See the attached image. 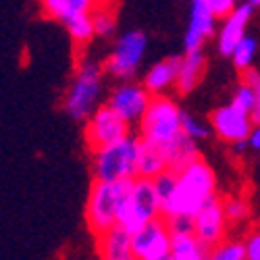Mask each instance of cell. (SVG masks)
<instances>
[{
    "instance_id": "6da1fadb",
    "label": "cell",
    "mask_w": 260,
    "mask_h": 260,
    "mask_svg": "<svg viewBox=\"0 0 260 260\" xmlns=\"http://www.w3.org/2000/svg\"><path fill=\"white\" fill-rule=\"evenodd\" d=\"M212 198H216V177L208 162L200 156L177 171L175 191L162 206V216H189L193 219Z\"/></svg>"
},
{
    "instance_id": "7a4b0ae2",
    "label": "cell",
    "mask_w": 260,
    "mask_h": 260,
    "mask_svg": "<svg viewBox=\"0 0 260 260\" xmlns=\"http://www.w3.org/2000/svg\"><path fill=\"white\" fill-rule=\"evenodd\" d=\"M104 67L94 60H83L75 69L67 90L62 96V108L73 121H88L90 115L100 106L102 98Z\"/></svg>"
},
{
    "instance_id": "3957f363",
    "label": "cell",
    "mask_w": 260,
    "mask_h": 260,
    "mask_svg": "<svg viewBox=\"0 0 260 260\" xmlns=\"http://www.w3.org/2000/svg\"><path fill=\"white\" fill-rule=\"evenodd\" d=\"M142 138L129 134L123 140L94 150L92 169L100 181H134L138 177V156Z\"/></svg>"
},
{
    "instance_id": "277c9868",
    "label": "cell",
    "mask_w": 260,
    "mask_h": 260,
    "mask_svg": "<svg viewBox=\"0 0 260 260\" xmlns=\"http://www.w3.org/2000/svg\"><path fill=\"white\" fill-rule=\"evenodd\" d=\"M129 185L132 181H94L88 193V202H85V223L94 237L117 227Z\"/></svg>"
},
{
    "instance_id": "5b68a950",
    "label": "cell",
    "mask_w": 260,
    "mask_h": 260,
    "mask_svg": "<svg viewBox=\"0 0 260 260\" xmlns=\"http://www.w3.org/2000/svg\"><path fill=\"white\" fill-rule=\"evenodd\" d=\"M162 216V206L158 200V193L154 189L152 179L148 177H136L129 185V191L125 196V202L119 212V227L134 233L148 225L150 221Z\"/></svg>"
},
{
    "instance_id": "8992f818",
    "label": "cell",
    "mask_w": 260,
    "mask_h": 260,
    "mask_svg": "<svg viewBox=\"0 0 260 260\" xmlns=\"http://www.w3.org/2000/svg\"><path fill=\"white\" fill-rule=\"evenodd\" d=\"M183 111L177 106V102L169 96H152L150 106L140 121V132L142 140L156 144L160 148H167L175 140L183 129H181Z\"/></svg>"
},
{
    "instance_id": "52a82bcc",
    "label": "cell",
    "mask_w": 260,
    "mask_h": 260,
    "mask_svg": "<svg viewBox=\"0 0 260 260\" xmlns=\"http://www.w3.org/2000/svg\"><path fill=\"white\" fill-rule=\"evenodd\" d=\"M146 48H148V38L144 31L140 29L125 31L121 38H117L111 54L104 60L102 64L104 73L121 81H129L138 73L140 64L144 60V54H146Z\"/></svg>"
},
{
    "instance_id": "ba28073f",
    "label": "cell",
    "mask_w": 260,
    "mask_h": 260,
    "mask_svg": "<svg viewBox=\"0 0 260 260\" xmlns=\"http://www.w3.org/2000/svg\"><path fill=\"white\" fill-rule=\"evenodd\" d=\"M129 125L115 108H111L108 104H100L96 111L90 115V119L85 121V144L92 150H100L108 144H115L119 140H123L125 136H129Z\"/></svg>"
},
{
    "instance_id": "9c48e42d",
    "label": "cell",
    "mask_w": 260,
    "mask_h": 260,
    "mask_svg": "<svg viewBox=\"0 0 260 260\" xmlns=\"http://www.w3.org/2000/svg\"><path fill=\"white\" fill-rule=\"evenodd\" d=\"M132 252L136 260H169L171 258V229L165 216L150 221L132 233Z\"/></svg>"
},
{
    "instance_id": "30bf717a",
    "label": "cell",
    "mask_w": 260,
    "mask_h": 260,
    "mask_svg": "<svg viewBox=\"0 0 260 260\" xmlns=\"http://www.w3.org/2000/svg\"><path fill=\"white\" fill-rule=\"evenodd\" d=\"M152 94H150L144 83H132V81H121L117 88H113V92L108 94L106 104L115 108V111L129 123V125H140V121L144 119Z\"/></svg>"
},
{
    "instance_id": "8fae6325",
    "label": "cell",
    "mask_w": 260,
    "mask_h": 260,
    "mask_svg": "<svg viewBox=\"0 0 260 260\" xmlns=\"http://www.w3.org/2000/svg\"><path fill=\"white\" fill-rule=\"evenodd\" d=\"M208 123H210V129L214 132V136L231 146L237 142H246L252 127H254L252 115L244 113L242 108L233 106L231 102L212 111Z\"/></svg>"
},
{
    "instance_id": "7c38bea8",
    "label": "cell",
    "mask_w": 260,
    "mask_h": 260,
    "mask_svg": "<svg viewBox=\"0 0 260 260\" xmlns=\"http://www.w3.org/2000/svg\"><path fill=\"white\" fill-rule=\"evenodd\" d=\"M227 216L223 212V200L212 198L196 216H193V233L208 248L216 246L227 235Z\"/></svg>"
},
{
    "instance_id": "4fadbf2b",
    "label": "cell",
    "mask_w": 260,
    "mask_h": 260,
    "mask_svg": "<svg viewBox=\"0 0 260 260\" xmlns=\"http://www.w3.org/2000/svg\"><path fill=\"white\" fill-rule=\"evenodd\" d=\"M214 27H216V17L210 13L204 0H191L189 23H187L185 40H183L185 52L202 50L204 42L214 34Z\"/></svg>"
},
{
    "instance_id": "5bb4252c",
    "label": "cell",
    "mask_w": 260,
    "mask_h": 260,
    "mask_svg": "<svg viewBox=\"0 0 260 260\" xmlns=\"http://www.w3.org/2000/svg\"><path fill=\"white\" fill-rule=\"evenodd\" d=\"M252 13H254V7L244 3V5H237L233 13L223 19L225 23L219 31V52L223 56H231L237 42L246 36V27H248V21L252 19Z\"/></svg>"
},
{
    "instance_id": "9a60e30c",
    "label": "cell",
    "mask_w": 260,
    "mask_h": 260,
    "mask_svg": "<svg viewBox=\"0 0 260 260\" xmlns=\"http://www.w3.org/2000/svg\"><path fill=\"white\" fill-rule=\"evenodd\" d=\"M98 254L102 260H136L132 252V233L123 227H113L96 237Z\"/></svg>"
},
{
    "instance_id": "2e32d148",
    "label": "cell",
    "mask_w": 260,
    "mask_h": 260,
    "mask_svg": "<svg viewBox=\"0 0 260 260\" xmlns=\"http://www.w3.org/2000/svg\"><path fill=\"white\" fill-rule=\"evenodd\" d=\"M206 67H208V60H206V54H202V50L185 52V56L179 58L175 90L179 94H189L191 90H196V85L202 81L206 73Z\"/></svg>"
},
{
    "instance_id": "e0dca14e",
    "label": "cell",
    "mask_w": 260,
    "mask_h": 260,
    "mask_svg": "<svg viewBox=\"0 0 260 260\" xmlns=\"http://www.w3.org/2000/svg\"><path fill=\"white\" fill-rule=\"evenodd\" d=\"M179 71V58H165L152 64L144 77V88L152 96H165L167 90L175 88Z\"/></svg>"
},
{
    "instance_id": "ac0fdd59",
    "label": "cell",
    "mask_w": 260,
    "mask_h": 260,
    "mask_svg": "<svg viewBox=\"0 0 260 260\" xmlns=\"http://www.w3.org/2000/svg\"><path fill=\"white\" fill-rule=\"evenodd\" d=\"M210 248L200 237L189 233H171V258L169 260H208Z\"/></svg>"
},
{
    "instance_id": "d6986e66",
    "label": "cell",
    "mask_w": 260,
    "mask_h": 260,
    "mask_svg": "<svg viewBox=\"0 0 260 260\" xmlns=\"http://www.w3.org/2000/svg\"><path fill=\"white\" fill-rule=\"evenodd\" d=\"M46 17L64 23L77 15H90L100 0H40Z\"/></svg>"
},
{
    "instance_id": "ffe728a7",
    "label": "cell",
    "mask_w": 260,
    "mask_h": 260,
    "mask_svg": "<svg viewBox=\"0 0 260 260\" xmlns=\"http://www.w3.org/2000/svg\"><path fill=\"white\" fill-rule=\"evenodd\" d=\"M167 169H169V160H167L165 148L142 140L140 156H138V177L154 179L156 175H160V173Z\"/></svg>"
},
{
    "instance_id": "44dd1931",
    "label": "cell",
    "mask_w": 260,
    "mask_h": 260,
    "mask_svg": "<svg viewBox=\"0 0 260 260\" xmlns=\"http://www.w3.org/2000/svg\"><path fill=\"white\" fill-rule=\"evenodd\" d=\"M165 152H167L169 169H173V171H181V169L187 167L191 160H196V158H198L196 140L187 138L183 132L165 148Z\"/></svg>"
},
{
    "instance_id": "7402d4cb",
    "label": "cell",
    "mask_w": 260,
    "mask_h": 260,
    "mask_svg": "<svg viewBox=\"0 0 260 260\" xmlns=\"http://www.w3.org/2000/svg\"><path fill=\"white\" fill-rule=\"evenodd\" d=\"M64 29H67V34L71 36L73 44L75 46H85L90 44L92 38L96 36V29H94V21H92V13L90 15H77L69 21H64Z\"/></svg>"
},
{
    "instance_id": "603a6c76",
    "label": "cell",
    "mask_w": 260,
    "mask_h": 260,
    "mask_svg": "<svg viewBox=\"0 0 260 260\" xmlns=\"http://www.w3.org/2000/svg\"><path fill=\"white\" fill-rule=\"evenodd\" d=\"M92 21H94V29L96 36L108 38L115 34L117 27V11L113 5H106V0H100L96 9L92 11Z\"/></svg>"
},
{
    "instance_id": "cb8c5ba5",
    "label": "cell",
    "mask_w": 260,
    "mask_h": 260,
    "mask_svg": "<svg viewBox=\"0 0 260 260\" xmlns=\"http://www.w3.org/2000/svg\"><path fill=\"white\" fill-rule=\"evenodd\" d=\"M256 50H258V44H256V40L254 38H250V36H244L240 42H237V46L233 48V52H231V60H233V64L240 71H246V69H250L252 67V60H254V56H256Z\"/></svg>"
},
{
    "instance_id": "d4e9b609",
    "label": "cell",
    "mask_w": 260,
    "mask_h": 260,
    "mask_svg": "<svg viewBox=\"0 0 260 260\" xmlns=\"http://www.w3.org/2000/svg\"><path fill=\"white\" fill-rule=\"evenodd\" d=\"M208 260H246L244 242L237 240H223L210 248Z\"/></svg>"
},
{
    "instance_id": "484cf974",
    "label": "cell",
    "mask_w": 260,
    "mask_h": 260,
    "mask_svg": "<svg viewBox=\"0 0 260 260\" xmlns=\"http://www.w3.org/2000/svg\"><path fill=\"white\" fill-rule=\"evenodd\" d=\"M154 183V189L158 193V200H160V206H165L169 202V198L173 196V191H175V183H177V171L173 169H167L162 171L160 175H156L152 179Z\"/></svg>"
},
{
    "instance_id": "4316f807",
    "label": "cell",
    "mask_w": 260,
    "mask_h": 260,
    "mask_svg": "<svg viewBox=\"0 0 260 260\" xmlns=\"http://www.w3.org/2000/svg\"><path fill=\"white\" fill-rule=\"evenodd\" d=\"M181 129L183 134L191 140H204L208 138V134L212 132L210 129V123H204L202 119H198L196 115H189V113H183V119H181Z\"/></svg>"
},
{
    "instance_id": "83f0119b",
    "label": "cell",
    "mask_w": 260,
    "mask_h": 260,
    "mask_svg": "<svg viewBox=\"0 0 260 260\" xmlns=\"http://www.w3.org/2000/svg\"><path fill=\"white\" fill-rule=\"evenodd\" d=\"M256 100H258V92H256L254 88H250L248 83H244V81H242V83L235 88V92H233L231 104H233V106H237V108H242L244 113L252 115L254 106H256Z\"/></svg>"
},
{
    "instance_id": "f1b7e54d",
    "label": "cell",
    "mask_w": 260,
    "mask_h": 260,
    "mask_svg": "<svg viewBox=\"0 0 260 260\" xmlns=\"http://www.w3.org/2000/svg\"><path fill=\"white\" fill-rule=\"evenodd\" d=\"M223 212L227 216V223L235 225V223H242L248 219L250 208L244 198H227V200H223Z\"/></svg>"
},
{
    "instance_id": "f546056e",
    "label": "cell",
    "mask_w": 260,
    "mask_h": 260,
    "mask_svg": "<svg viewBox=\"0 0 260 260\" xmlns=\"http://www.w3.org/2000/svg\"><path fill=\"white\" fill-rule=\"evenodd\" d=\"M206 7L210 9V13L216 19H225L233 13V9L237 7V0H204Z\"/></svg>"
},
{
    "instance_id": "4dcf8cb0",
    "label": "cell",
    "mask_w": 260,
    "mask_h": 260,
    "mask_svg": "<svg viewBox=\"0 0 260 260\" xmlns=\"http://www.w3.org/2000/svg\"><path fill=\"white\" fill-rule=\"evenodd\" d=\"M244 250H246V260H260V227L246 235Z\"/></svg>"
},
{
    "instance_id": "1f68e13d",
    "label": "cell",
    "mask_w": 260,
    "mask_h": 260,
    "mask_svg": "<svg viewBox=\"0 0 260 260\" xmlns=\"http://www.w3.org/2000/svg\"><path fill=\"white\" fill-rule=\"evenodd\" d=\"M242 81L244 83H248L250 88H254L258 94H260V73L256 71V69H246V71H242Z\"/></svg>"
},
{
    "instance_id": "d6a6232c",
    "label": "cell",
    "mask_w": 260,
    "mask_h": 260,
    "mask_svg": "<svg viewBox=\"0 0 260 260\" xmlns=\"http://www.w3.org/2000/svg\"><path fill=\"white\" fill-rule=\"evenodd\" d=\"M248 146L260 152V123H254L252 132H250V136H248Z\"/></svg>"
},
{
    "instance_id": "836d02e7",
    "label": "cell",
    "mask_w": 260,
    "mask_h": 260,
    "mask_svg": "<svg viewBox=\"0 0 260 260\" xmlns=\"http://www.w3.org/2000/svg\"><path fill=\"white\" fill-rule=\"evenodd\" d=\"M252 119H254V123H260V94H258L256 106H254V111H252Z\"/></svg>"
},
{
    "instance_id": "e575fe53",
    "label": "cell",
    "mask_w": 260,
    "mask_h": 260,
    "mask_svg": "<svg viewBox=\"0 0 260 260\" xmlns=\"http://www.w3.org/2000/svg\"><path fill=\"white\" fill-rule=\"evenodd\" d=\"M246 3H248V5H252L254 9H258V7H260V0H246Z\"/></svg>"
}]
</instances>
